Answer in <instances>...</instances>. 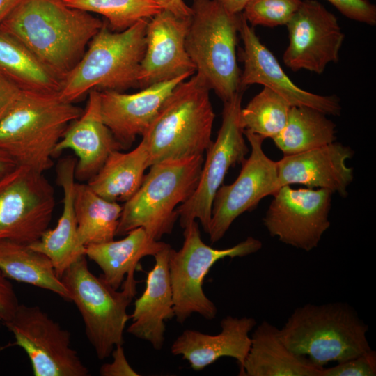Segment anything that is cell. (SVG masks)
<instances>
[{
	"label": "cell",
	"mask_w": 376,
	"mask_h": 376,
	"mask_svg": "<svg viewBox=\"0 0 376 376\" xmlns=\"http://www.w3.org/2000/svg\"><path fill=\"white\" fill-rule=\"evenodd\" d=\"M323 368L292 352L282 341L279 329L264 320L254 329L241 376H321Z\"/></svg>",
	"instance_id": "cell-24"
},
{
	"label": "cell",
	"mask_w": 376,
	"mask_h": 376,
	"mask_svg": "<svg viewBox=\"0 0 376 376\" xmlns=\"http://www.w3.org/2000/svg\"><path fill=\"white\" fill-rule=\"evenodd\" d=\"M333 194L326 189H295L283 185L272 195L263 224L282 243L310 251L330 226Z\"/></svg>",
	"instance_id": "cell-13"
},
{
	"label": "cell",
	"mask_w": 376,
	"mask_h": 376,
	"mask_svg": "<svg viewBox=\"0 0 376 376\" xmlns=\"http://www.w3.org/2000/svg\"><path fill=\"white\" fill-rule=\"evenodd\" d=\"M14 345L26 353L35 376H88L89 370L71 347V334L38 306H18L4 324Z\"/></svg>",
	"instance_id": "cell-12"
},
{
	"label": "cell",
	"mask_w": 376,
	"mask_h": 376,
	"mask_svg": "<svg viewBox=\"0 0 376 376\" xmlns=\"http://www.w3.org/2000/svg\"><path fill=\"white\" fill-rule=\"evenodd\" d=\"M323 112L306 106H292L287 123L272 139L283 156L308 151L334 142L336 124Z\"/></svg>",
	"instance_id": "cell-30"
},
{
	"label": "cell",
	"mask_w": 376,
	"mask_h": 376,
	"mask_svg": "<svg viewBox=\"0 0 376 376\" xmlns=\"http://www.w3.org/2000/svg\"><path fill=\"white\" fill-rule=\"evenodd\" d=\"M163 10H167L180 18H189L192 15L191 8L183 0H154Z\"/></svg>",
	"instance_id": "cell-39"
},
{
	"label": "cell",
	"mask_w": 376,
	"mask_h": 376,
	"mask_svg": "<svg viewBox=\"0 0 376 376\" xmlns=\"http://www.w3.org/2000/svg\"><path fill=\"white\" fill-rule=\"evenodd\" d=\"M0 72L22 91L57 93L56 78L22 42L0 29Z\"/></svg>",
	"instance_id": "cell-29"
},
{
	"label": "cell",
	"mask_w": 376,
	"mask_h": 376,
	"mask_svg": "<svg viewBox=\"0 0 376 376\" xmlns=\"http://www.w3.org/2000/svg\"><path fill=\"white\" fill-rule=\"evenodd\" d=\"M83 112L58 92L22 91L0 120V149L17 165L43 173L53 165L57 143Z\"/></svg>",
	"instance_id": "cell-2"
},
{
	"label": "cell",
	"mask_w": 376,
	"mask_h": 376,
	"mask_svg": "<svg viewBox=\"0 0 376 376\" xmlns=\"http://www.w3.org/2000/svg\"><path fill=\"white\" fill-rule=\"evenodd\" d=\"M230 13H240L250 0H218Z\"/></svg>",
	"instance_id": "cell-42"
},
{
	"label": "cell",
	"mask_w": 376,
	"mask_h": 376,
	"mask_svg": "<svg viewBox=\"0 0 376 376\" xmlns=\"http://www.w3.org/2000/svg\"><path fill=\"white\" fill-rule=\"evenodd\" d=\"M74 207L77 235L81 245L114 240L123 206L95 193L88 183L75 182Z\"/></svg>",
	"instance_id": "cell-28"
},
{
	"label": "cell",
	"mask_w": 376,
	"mask_h": 376,
	"mask_svg": "<svg viewBox=\"0 0 376 376\" xmlns=\"http://www.w3.org/2000/svg\"><path fill=\"white\" fill-rule=\"evenodd\" d=\"M368 331L356 311L343 302L299 306L279 329L282 341L292 352L320 368L370 350Z\"/></svg>",
	"instance_id": "cell-3"
},
{
	"label": "cell",
	"mask_w": 376,
	"mask_h": 376,
	"mask_svg": "<svg viewBox=\"0 0 376 376\" xmlns=\"http://www.w3.org/2000/svg\"><path fill=\"white\" fill-rule=\"evenodd\" d=\"M171 249L169 244L154 256L155 265L147 274L143 294L135 301L130 315L132 323L127 329L136 338L149 342L157 350L164 345L165 321L175 317L169 269Z\"/></svg>",
	"instance_id": "cell-22"
},
{
	"label": "cell",
	"mask_w": 376,
	"mask_h": 376,
	"mask_svg": "<svg viewBox=\"0 0 376 376\" xmlns=\"http://www.w3.org/2000/svg\"><path fill=\"white\" fill-rule=\"evenodd\" d=\"M242 91L224 102L222 122L217 139L205 151L200 178L191 196L178 205L176 211L180 226L184 228L194 220H199L208 233L214 196L229 169L242 164L249 153L240 122Z\"/></svg>",
	"instance_id": "cell-10"
},
{
	"label": "cell",
	"mask_w": 376,
	"mask_h": 376,
	"mask_svg": "<svg viewBox=\"0 0 376 376\" xmlns=\"http://www.w3.org/2000/svg\"><path fill=\"white\" fill-rule=\"evenodd\" d=\"M76 163L73 157H66L57 164L56 181L63 194L61 215L53 229L48 228L38 240L29 244L51 260L60 279L70 266L85 256L86 247L78 239L74 207Z\"/></svg>",
	"instance_id": "cell-23"
},
{
	"label": "cell",
	"mask_w": 376,
	"mask_h": 376,
	"mask_svg": "<svg viewBox=\"0 0 376 376\" xmlns=\"http://www.w3.org/2000/svg\"><path fill=\"white\" fill-rule=\"evenodd\" d=\"M61 280L82 317L97 357H109L114 347L124 342L123 332L130 318L127 308L136 293L134 273L126 275L122 290L118 291L90 271L84 256L70 266Z\"/></svg>",
	"instance_id": "cell-8"
},
{
	"label": "cell",
	"mask_w": 376,
	"mask_h": 376,
	"mask_svg": "<svg viewBox=\"0 0 376 376\" xmlns=\"http://www.w3.org/2000/svg\"><path fill=\"white\" fill-rule=\"evenodd\" d=\"M24 0H0V24Z\"/></svg>",
	"instance_id": "cell-41"
},
{
	"label": "cell",
	"mask_w": 376,
	"mask_h": 376,
	"mask_svg": "<svg viewBox=\"0 0 376 376\" xmlns=\"http://www.w3.org/2000/svg\"><path fill=\"white\" fill-rule=\"evenodd\" d=\"M190 20L191 17L180 18L165 10L148 20L138 86L143 88L196 72L185 49Z\"/></svg>",
	"instance_id": "cell-17"
},
{
	"label": "cell",
	"mask_w": 376,
	"mask_h": 376,
	"mask_svg": "<svg viewBox=\"0 0 376 376\" xmlns=\"http://www.w3.org/2000/svg\"><path fill=\"white\" fill-rule=\"evenodd\" d=\"M376 352L372 349L357 357L322 368L321 376H375Z\"/></svg>",
	"instance_id": "cell-34"
},
{
	"label": "cell",
	"mask_w": 376,
	"mask_h": 376,
	"mask_svg": "<svg viewBox=\"0 0 376 376\" xmlns=\"http://www.w3.org/2000/svg\"><path fill=\"white\" fill-rule=\"evenodd\" d=\"M302 0H250L242 13L252 26L286 25Z\"/></svg>",
	"instance_id": "cell-33"
},
{
	"label": "cell",
	"mask_w": 376,
	"mask_h": 376,
	"mask_svg": "<svg viewBox=\"0 0 376 376\" xmlns=\"http://www.w3.org/2000/svg\"><path fill=\"white\" fill-rule=\"evenodd\" d=\"M65 150H72L78 159L75 176L80 182H88L112 152L123 150L103 121L98 90L88 92L86 109L68 127L54 149V157Z\"/></svg>",
	"instance_id": "cell-20"
},
{
	"label": "cell",
	"mask_w": 376,
	"mask_h": 376,
	"mask_svg": "<svg viewBox=\"0 0 376 376\" xmlns=\"http://www.w3.org/2000/svg\"><path fill=\"white\" fill-rule=\"evenodd\" d=\"M256 324L253 318L228 315L221 320V329L217 334L185 330L173 343L171 352L175 356H181L196 371L205 368L224 357L235 359L240 368L250 348L249 333Z\"/></svg>",
	"instance_id": "cell-21"
},
{
	"label": "cell",
	"mask_w": 376,
	"mask_h": 376,
	"mask_svg": "<svg viewBox=\"0 0 376 376\" xmlns=\"http://www.w3.org/2000/svg\"><path fill=\"white\" fill-rule=\"evenodd\" d=\"M113 361L111 363H104L100 369L102 376H138L136 372L128 363L125 354L123 345H116L111 352Z\"/></svg>",
	"instance_id": "cell-37"
},
{
	"label": "cell",
	"mask_w": 376,
	"mask_h": 376,
	"mask_svg": "<svg viewBox=\"0 0 376 376\" xmlns=\"http://www.w3.org/2000/svg\"><path fill=\"white\" fill-rule=\"evenodd\" d=\"M120 240L90 244L85 256L101 269L102 278L113 288L118 290L129 273H134L139 261L154 256L169 244L151 238L143 228L128 232Z\"/></svg>",
	"instance_id": "cell-25"
},
{
	"label": "cell",
	"mask_w": 376,
	"mask_h": 376,
	"mask_svg": "<svg viewBox=\"0 0 376 376\" xmlns=\"http://www.w3.org/2000/svg\"><path fill=\"white\" fill-rule=\"evenodd\" d=\"M191 8L186 51L196 75L223 102L228 101L242 91L236 56L242 13H230L218 0H194Z\"/></svg>",
	"instance_id": "cell-6"
},
{
	"label": "cell",
	"mask_w": 376,
	"mask_h": 376,
	"mask_svg": "<svg viewBox=\"0 0 376 376\" xmlns=\"http://www.w3.org/2000/svg\"><path fill=\"white\" fill-rule=\"evenodd\" d=\"M104 23L63 0H24L0 29L26 47L61 82Z\"/></svg>",
	"instance_id": "cell-1"
},
{
	"label": "cell",
	"mask_w": 376,
	"mask_h": 376,
	"mask_svg": "<svg viewBox=\"0 0 376 376\" xmlns=\"http://www.w3.org/2000/svg\"><path fill=\"white\" fill-rule=\"evenodd\" d=\"M251 146V154L242 163L237 179L222 185L212 203L208 233L212 243L220 240L233 221L242 214L251 211L266 196L279 188L276 162L263 151L262 136L244 130Z\"/></svg>",
	"instance_id": "cell-14"
},
{
	"label": "cell",
	"mask_w": 376,
	"mask_h": 376,
	"mask_svg": "<svg viewBox=\"0 0 376 376\" xmlns=\"http://www.w3.org/2000/svg\"><path fill=\"white\" fill-rule=\"evenodd\" d=\"M150 166L143 139L133 150L112 152L88 185L100 196L111 201L125 202L139 189L145 171Z\"/></svg>",
	"instance_id": "cell-26"
},
{
	"label": "cell",
	"mask_w": 376,
	"mask_h": 376,
	"mask_svg": "<svg viewBox=\"0 0 376 376\" xmlns=\"http://www.w3.org/2000/svg\"><path fill=\"white\" fill-rule=\"evenodd\" d=\"M289 42L283 61L292 71L322 73L339 59L345 35L336 17L316 0H302L286 24Z\"/></svg>",
	"instance_id": "cell-15"
},
{
	"label": "cell",
	"mask_w": 376,
	"mask_h": 376,
	"mask_svg": "<svg viewBox=\"0 0 376 376\" xmlns=\"http://www.w3.org/2000/svg\"><path fill=\"white\" fill-rule=\"evenodd\" d=\"M354 155L352 149L338 142L292 155L276 162L280 187L302 185L309 189H326L346 197L354 178L346 164Z\"/></svg>",
	"instance_id": "cell-19"
},
{
	"label": "cell",
	"mask_w": 376,
	"mask_h": 376,
	"mask_svg": "<svg viewBox=\"0 0 376 376\" xmlns=\"http://www.w3.org/2000/svg\"><path fill=\"white\" fill-rule=\"evenodd\" d=\"M17 165L7 152L0 149V179L14 169Z\"/></svg>",
	"instance_id": "cell-40"
},
{
	"label": "cell",
	"mask_w": 376,
	"mask_h": 376,
	"mask_svg": "<svg viewBox=\"0 0 376 376\" xmlns=\"http://www.w3.org/2000/svg\"><path fill=\"white\" fill-rule=\"evenodd\" d=\"M149 19L116 32L104 22L80 61L61 81L60 96L74 102L92 89L122 91L138 86Z\"/></svg>",
	"instance_id": "cell-5"
},
{
	"label": "cell",
	"mask_w": 376,
	"mask_h": 376,
	"mask_svg": "<svg viewBox=\"0 0 376 376\" xmlns=\"http://www.w3.org/2000/svg\"><path fill=\"white\" fill-rule=\"evenodd\" d=\"M239 33L243 42L241 90L249 85L259 84L283 97L291 106L309 107L326 115L340 114L341 107L338 97L310 93L292 81L274 55L260 41L253 26L249 25L242 14Z\"/></svg>",
	"instance_id": "cell-16"
},
{
	"label": "cell",
	"mask_w": 376,
	"mask_h": 376,
	"mask_svg": "<svg viewBox=\"0 0 376 376\" xmlns=\"http://www.w3.org/2000/svg\"><path fill=\"white\" fill-rule=\"evenodd\" d=\"M210 91L196 75L173 89L141 136L148 146L150 166L203 155L213 141L215 114Z\"/></svg>",
	"instance_id": "cell-4"
},
{
	"label": "cell",
	"mask_w": 376,
	"mask_h": 376,
	"mask_svg": "<svg viewBox=\"0 0 376 376\" xmlns=\"http://www.w3.org/2000/svg\"><path fill=\"white\" fill-rule=\"evenodd\" d=\"M19 305L13 285L0 271V328L12 319Z\"/></svg>",
	"instance_id": "cell-36"
},
{
	"label": "cell",
	"mask_w": 376,
	"mask_h": 376,
	"mask_svg": "<svg viewBox=\"0 0 376 376\" xmlns=\"http://www.w3.org/2000/svg\"><path fill=\"white\" fill-rule=\"evenodd\" d=\"M22 91L0 72V120Z\"/></svg>",
	"instance_id": "cell-38"
},
{
	"label": "cell",
	"mask_w": 376,
	"mask_h": 376,
	"mask_svg": "<svg viewBox=\"0 0 376 376\" xmlns=\"http://www.w3.org/2000/svg\"><path fill=\"white\" fill-rule=\"evenodd\" d=\"M54 189L42 173L17 166L0 179V240L31 244L48 229Z\"/></svg>",
	"instance_id": "cell-11"
},
{
	"label": "cell",
	"mask_w": 376,
	"mask_h": 376,
	"mask_svg": "<svg viewBox=\"0 0 376 376\" xmlns=\"http://www.w3.org/2000/svg\"><path fill=\"white\" fill-rule=\"evenodd\" d=\"M204 156L152 164L137 191L123 206L116 235L143 228L155 240L171 234L176 208L196 189Z\"/></svg>",
	"instance_id": "cell-7"
},
{
	"label": "cell",
	"mask_w": 376,
	"mask_h": 376,
	"mask_svg": "<svg viewBox=\"0 0 376 376\" xmlns=\"http://www.w3.org/2000/svg\"><path fill=\"white\" fill-rule=\"evenodd\" d=\"M291 107L283 97L264 87L244 109H241V126L244 130L265 139H272L284 128Z\"/></svg>",
	"instance_id": "cell-31"
},
{
	"label": "cell",
	"mask_w": 376,
	"mask_h": 376,
	"mask_svg": "<svg viewBox=\"0 0 376 376\" xmlns=\"http://www.w3.org/2000/svg\"><path fill=\"white\" fill-rule=\"evenodd\" d=\"M0 271L8 279L49 290L71 301L70 294L56 274L51 260L28 244L0 240Z\"/></svg>",
	"instance_id": "cell-27"
},
{
	"label": "cell",
	"mask_w": 376,
	"mask_h": 376,
	"mask_svg": "<svg viewBox=\"0 0 376 376\" xmlns=\"http://www.w3.org/2000/svg\"><path fill=\"white\" fill-rule=\"evenodd\" d=\"M189 75L152 84L134 93L102 91L103 121L123 150L130 148L136 136H143L176 86Z\"/></svg>",
	"instance_id": "cell-18"
},
{
	"label": "cell",
	"mask_w": 376,
	"mask_h": 376,
	"mask_svg": "<svg viewBox=\"0 0 376 376\" xmlns=\"http://www.w3.org/2000/svg\"><path fill=\"white\" fill-rule=\"evenodd\" d=\"M183 229L182 246L178 251L171 248L169 257L175 317L181 324L193 313L207 320L217 316V306L207 297L202 286L206 275L218 260L244 257L263 246L259 240L248 237L233 246L214 249L203 242L196 220Z\"/></svg>",
	"instance_id": "cell-9"
},
{
	"label": "cell",
	"mask_w": 376,
	"mask_h": 376,
	"mask_svg": "<svg viewBox=\"0 0 376 376\" xmlns=\"http://www.w3.org/2000/svg\"><path fill=\"white\" fill-rule=\"evenodd\" d=\"M345 17L374 26L376 24V6L368 0H327Z\"/></svg>",
	"instance_id": "cell-35"
},
{
	"label": "cell",
	"mask_w": 376,
	"mask_h": 376,
	"mask_svg": "<svg viewBox=\"0 0 376 376\" xmlns=\"http://www.w3.org/2000/svg\"><path fill=\"white\" fill-rule=\"evenodd\" d=\"M72 8L104 16L112 31H122L143 19H150L162 8L154 0H63Z\"/></svg>",
	"instance_id": "cell-32"
}]
</instances>
